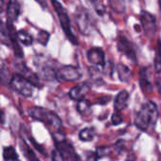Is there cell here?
<instances>
[{"instance_id":"cell-1","label":"cell","mask_w":161,"mask_h":161,"mask_svg":"<svg viewBox=\"0 0 161 161\" xmlns=\"http://www.w3.org/2000/svg\"><path fill=\"white\" fill-rule=\"evenodd\" d=\"M159 113L157 106L153 102H147L142 104L135 119L136 126L141 131H147L155 125Z\"/></svg>"},{"instance_id":"cell-2","label":"cell","mask_w":161,"mask_h":161,"mask_svg":"<svg viewBox=\"0 0 161 161\" xmlns=\"http://www.w3.org/2000/svg\"><path fill=\"white\" fill-rule=\"evenodd\" d=\"M29 115L32 119L44 122L45 124L51 127L55 131H60L62 129L63 123L61 119L58 117V115H56L54 112L48 109L38 107V106L31 107L29 109Z\"/></svg>"},{"instance_id":"cell-3","label":"cell","mask_w":161,"mask_h":161,"mask_svg":"<svg viewBox=\"0 0 161 161\" xmlns=\"http://www.w3.org/2000/svg\"><path fill=\"white\" fill-rule=\"evenodd\" d=\"M52 6L54 8V11L56 12L61 27L64 32V34L66 35L67 39L73 44V45H78V40L76 38V36L73 34L72 30H71V24H70V19L68 16V14L66 12V10L64 9V7L58 1V0H52Z\"/></svg>"},{"instance_id":"cell-4","label":"cell","mask_w":161,"mask_h":161,"mask_svg":"<svg viewBox=\"0 0 161 161\" xmlns=\"http://www.w3.org/2000/svg\"><path fill=\"white\" fill-rule=\"evenodd\" d=\"M11 86L14 91H16L24 97H31L32 95V84L20 74H16L12 78Z\"/></svg>"},{"instance_id":"cell-5","label":"cell","mask_w":161,"mask_h":161,"mask_svg":"<svg viewBox=\"0 0 161 161\" xmlns=\"http://www.w3.org/2000/svg\"><path fill=\"white\" fill-rule=\"evenodd\" d=\"M75 20L78 26V29L83 34L88 35L92 31V20L89 13L84 9L80 8L76 11Z\"/></svg>"},{"instance_id":"cell-6","label":"cell","mask_w":161,"mask_h":161,"mask_svg":"<svg viewBox=\"0 0 161 161\" xmlns=\"http://www.w3.org/2000/svg\"><path fill=\"white\" fill-rule=\"evenodd\" d=\"M80 77L82 72L74 65H64L56 71V78L62 82H76Z\"/></svg>"},{"instance_id":"cell-7","label":"cell","mask_w":161,"mask_h":161,"mask_svg":"<svg viewBox=\"0 0 161 161\" xmlns=\"http://www.w3.org/2000/svg\"><path fill=\"white\" fill-rule=\"evenodd\" d=\"M54 140H55L56 149L64 155L65 160L68 158L73 161H80V157L75 153V150L69 141H67L64 137H62V136L61 137L55 136Z\"/></svg>"},{"instance_id":"cell-8","label":"cell","mask_w":161,"mask_h":161,"mask_svg":"<svg viewBox=\"0 0 161 161\" xmlns=\"http://www.w3.org/2000/svg\"><path fill=\"white\" fill-rule=\"evenodd\" d=\"M117 47H118L119 51L121 54L126 56L133 63L136 64L137 58H136V50L134 48V46L125 36H123V35L119 36L118 41H117Z\"/></svg>"},{"instance_id":"cell-9","label":"cell","mask_w":161,"mask_h":161,"mask_svg":"<svg viewBox=\"0 0 161 161\" xmlns=\"http://www.w3.org/2000/svg\"><path fill=\"white\" fill-rule=\"evenodd\" d=\"M139 19L141 27L148 36H152L156 32V19L152 14L146 11H141Z\"/></svg>"},{"instance_id":"cell-10","label":"cell","mask_w":161,"mask_h":161,"mask_svg":"<svg viewBox=\"0 0 161 161\" xmlns=\"http://www.w3.org/2000/svg\"><path fill=\"white\" fill-rule=\"evenodd\" d=\"M87 60L89 63L97 65L103 66L105 64V55L104 51L101 47H92L87 51L86 54Z\"/></svg>"},{"instance_id":"cell-11","label":"cell","mask_w":161,"mask_h":161,"mask_svg":"<svg viewBox=\"0 0 161 161\" xmlns=\"http://www.w3.org/2000/svg\"><path fill=\"white\" fill-rule=\"evenodd\" d=\"M139 86L144 93L150 94L153 91V83L148 67H142L139 71Z\"/></svg>"},{"instance_id":"cell-12","label":"cell","mask_w":161,"mask_h":161,"mask_svg":"<svg viewBox=\"0 0 161 161\" xmlns=\"http://www.w3.org/2000/svg\"><path fill=\"white\" fill-rule=\"evenodd\" d=\"M18 74L22 75L23 77H25L29 82H31L33 86H37V87H41V82H40V79L39 77L32 72L29 67H27L24 64H18L16 65Z\"/></svg>"},{"instance_id":"cell-13","label":"cell","mask_w":161,"mask_h":161,"mask_svg":"<svg viewBox=\"0 0 161 161\" xmlns=\"http://www.w3.org/2000/svg\"><path fill=\"white\" fill-rule=\"evenodd\" d=\"M90 89V86L86 84V83H82V84H79L76 86L72 87L69 91V97L70 99L74 100V101H80L85 99V96L88 93Z\"/></svg>"},{"instance_id":"cell-14","label":"cell","mask_w":161,"mask_h":161,"mask_svg":"<svg viewBox=\"0 0 161 161\" xmlns=\"http://www.w3.org/2000/svg\"><path fill=\"white\" fill-rule=\"evenodd\" d=\"M129 92L127 90H121L120 92H119V94L116 96L115 98V102H114V109L116 112H121L124 109H126V107L128 106L129 103Z\"/></svg>"},{"instance_id":"cell-15","label":"cell","mask_w":161,"mask_h":161,"mask_svg":"<svg viewBox=\"0 0 161 161\" xmlns=\"http://www.w3.org/2000/svg\"><path fill=\"white\" fill-rule=\"evenodd\" d=\"M20 14V4L16 0H11L7 7V19L9 24H14Z\"/></svg>"},{"instance_id":"cell-16","label":"cell","mask_w":161,"mask_h":161,"mask_svg":"<svg viewBox=\"0 0 161 161\" xmlns=\"http://www.w3.org/2000/svg\"><path fill=\"white\" fill-rule=\"evenodd\" d=\"M0 42L9 47L12 46L8 24H5L2 20H0Z\"/></svg>"},{"instance_id":"cell-17","label":"cell","mask_w":161,"mask_h":161,"mask_svg":"<svg viewBox=\"0 0 161 161\" xmlns=\"http://www.w3.org/2000/svg\"><path fill=\"white\" fill-rule=\"evenodd\" d=\"M116 69H117L119 78L121 82H128L129 79L131 78V71H130L129 67L123 64H117Z\"/></svg>"},{"instance_id":"cell-18","label":"cell","mask_w":161,"mask_h":161,"mask_svg":"<svg viewBox=\"0 0 161 161\" xmlns=\"http://www.w3.org/2000/svg\"><path fill=\"white\" fill-rule=\"evenodd\" d=\"M96 136V130L93 127H86L79 134V137L83 141H91Z\"/></svg>"},{"instance_id":"cell-19","label":"cell","mask_w":161,"mask_h":161,"mask_svg":"<svg viewBox=\"0 0 161 161\" xmlns=\"http://www.w3.org/2000/svg\"><path fill=\"white\" fill-rule=\"evenodd\" d=\"M154 70L157 73L161 72V41L157 42L156 49H155V56H154V63H153Z\"/></svg>"},{"instance_id":"cell-20","label":"cell","mask_w":161,"mask_h":161,"mask_svg":"<svg viewBox=\"0 0 161 161\" xmlns=\"http://www.w3.org/2000/svg\"><path fill=\"white\" fill-rule=\"evenodd\" d=\"M90 107H91L90 103L85 99L79 101L77 104V110L82 115H87L90 112Z\"/></svg>"},{"instance_id":"cell-21","label":"cell","mask_w":161,"mask_h":161,"mask_svg":"<svg viewBox=\"0 0 161 161\" xmlns=\"http://www.w3.org/2000/svg\"><path fill=\"white\" fill-rule=\"evenodd\" d=\"M125 2L126 0H109V4L114 11L119 14H122L125 11Z\"/></svg>"},{"instance_id":"cell-22","label":"cell","mask_w":161,"mask_h":161,"mask_svg":"<svg viewBox=\"0 0 161 161\" xmlns=\"http://www.w3.org/2000/svg\"><path fill=\"white\" fill-rule=\"evenodd\" d=\"M3 157L6 161L9 160H18V155L15 152V149L13 146H9L4 148L3 151Z\"/></svg>"},{"instance_id":"cell-23","label":"cell","mask_w":161,"mask_h":161,"mask_svg":"<svg viewBox=\"0 0 161 161\" xmlns=\"http://www.w3.org/2000/svg\"><path fill=\"white\" fill-rule=\"evenodd\" d=\"M17 35H18V40L25 46H31L33 42L31 35L30 33L26 32L25 31H17Z\"/></svg>"},{"instance_id":"cell-24","label":"cell","mask_w":161,"mask_h":161,"mask_svg":"<svg viewBox=\"0 0 161 161\" xmlns=\"http://www.w3.org/2000/svg\"><path fill=\"white\" fill-rule=\"evenodd\" d=\"M48 39H49V33L45 31H41L39 33H38V42L44 46H46L48 42Z\"/></svg>"},{"instance_id":"cell-25","label":"cell","mask_w":161,"mask_h":161,"mask_svg":"<svg viewBox=\"0 0 161 161\" xmlns=\"http://www.w3.org/2000/svg\"><path fill=\"white\" fill-rule=\"evenodd\" d=\"M25 153H26V155L30 161H40V159L34 153V152L31 149H30L27 145H25Z\"/></svg>"},{"instance_id":"cell-26","label":"cell","mask_w":161,"mask_h":161,"mask_svg":"<svg viewBox=\"0 0 161 161\" xmlns=\"http://www.w3.org/2000/svg\"><path fill=\"white\" fill-rule=\"evenodd\" d=\"M19 42V41H18ZM18 42H15L12 45L13 48H14V55L17 57V58H22L23 57V49L22 47H20L19 43Z\"/></svg>"},{"instance_id":"cell-27","label":"cell","mask_w":161,"mask_h":161,"mask_svg":"<svg viewBox=\"0 0 161 161\" xmlns=\"http://www.w3.org/2000/svg\"><path fill=\"white\" fill-rule=\"evenodd\" d=\"M111 121H112V124H113V125H119V124H120V123L123 121V119H122V117L120 116L119 112H115V113L112 115Z\"/></svg>"},{"instance_id":"cell-28","label":"cell","mask_w":161,"mask_h":161,"mask_svg":"<svg viewBox=\"0 0 161 161\" xmlns=\"http://www.w3.org/2000/svg\"><path fill=\"white\" fill-rule=\"evenodd\" d=\"M51 156H52V160H53V161H65L64 155H63L57 149H54V150L52 151Z\"/></svg>"},{"instance_id":"cell-29","label":"cell","mask_w":161,"mask_h":161,"mask_svg":"<svg viewBox=\"0 0 161 161\" xmlns=\"http://www.w3.org/2000/svg\"><path fill=\"white\" fill-rule=\"evenodd\" d=\"M96 153H97L99 158L103 157V156L107 155V153H109V148L108 147H99Z\"/></svg>"},{"instance_id":"cell-30","label":"cell","mask_w":161,"mask_h":161,"mask_svg":"<svg viewBox=\"0 0 161 161\" xmlns=\"http://www.w3.org/2000/svg\"><path fill=\"white\" fill-rule=\"evenodd\" d=\"M87 153H88V155H87V157H86V161H98L99 156H98L97 153L88 152Z\"/></svg>"},{"instance_id":"cell-31","label":"cell","mask_w":161,"mask_h":161,"mask_svg":"<svg viewBox=\"0 0 161 161\" xmlns=\"http://www.w3.org/2000/svg\"><path fill=\"white\" fill-rule=\"evenodd\" d=\"M155 87H156L158 93L161 95V78H157L155 80Z\"/></svg>"},{"instance_id":"cell-32","label":"cell","mask_w":161,"mask_h":161,"mask_svg":"<svg viewBox=\"0 0 161 161\" xmlns=\"http://www.w3.org/2000/svg\"><path fill=\"white\" fill-rule=\"evenodd\" d=\"M5 122V114L2 110H0V123L3 124Z\"/></svg>"},{"instance_id":"cell-33","label":"cell","mask_w":161,"mask_h":161,"mask_svg":"<svg viewBox=\"0 0 161 161\" xmlns=\"http://www.w3.org/2000/svg\"><path fill=\"white\" fill-rule=\"evenodd\" d=\"M35 1H37L42 7H47V0H35Z\"/></svg>"},{"instance_id":"cell-34","label":"cell","mask_w":161,"mask_h":161,"mask_svg":"<svg viewBox=\"0 0 161 161\" xmlns=\"http://www.w3.org/2000/svg\"><path fill=\"white\" fill-rule=\"evenodd\" d=\"M4 6V0H0V9H2Z\"/></svg>"},{"instance_id":"cell-35","label":"cell","mask_w":161,"mask_h":161,"mask_svg":"<svg viewBox=\"0 0 161 161\" xmlns=\"http://www.w3.org/2000/svg\"><path fill=\"white\" fill-rule=\"evenodd\" d=\"M159 1V7H160V13H161V0H158Z\"/></svg>"},{"instance_id":"cell-36","label":"cell","mask_w":161,"mask_h":161,"mask_svg":"<svg viewBox=\"0 0 161 161\" xmlns=\"http://www.w3.org/2000/svg\"><path fill=\"white\" fill-rule=\"evenodd\" d=\"M9 161H18V160H9Z\"/></svg>"},{"instance_id":"cell-37","label":"cell","mask_w":161,"mask_h":161,"mask_svg":"<svg viewBox=\"0 0 161 161\" xmlns=\"http://www.w3.org/2000/svg\"><path fill=\"white\" fill-rule=\"evenodd\" d=\"M127 161H133V160H129V159H128V160H127Z\"/></svg>"},{"instance_id":"cell-38","label":"cell","mask_w":161,"mask_h":161,"mask_svg":"<svg viewBox=\"0 0 161 161\" xmlns=\"http://www.w3.org/2000/svg\"><path fill=\"white\" fill-rule=\"evenodd\" d=\"M126 1H129V0H126Z\"/></svg>"}]
</instances>
